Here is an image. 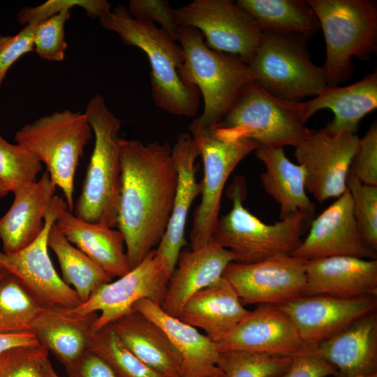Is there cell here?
<instances>
[{
    "instance_id": "1",
    "label": "cell",
    "mask_w": 377,
    "mask_h": 377,
    "mask_svg": "<svg viewBox=\"0 0 377 377\" xmlns=\"http://www.w3.org/2000/svg\"><path fill=\"white\" fill-rule=\"evenodd\" d=\"M117 226L131 269L158 246L168 227L177 171L168 142L123 139Z\"/></svg>"
},
{
    "instance_id": "2",
    "label": "cell",
    "mask_w": 377,
    "mask_h": 377,
    "mask_svg": "<svg viewBox=\"0 0 377 377\" xmlns=\"http://www.w3.org/2000/svg\"><path fill=\"white\" fill-rule=\"evenodd\" d=\"M99 20L103 28L115 32L125 45L145 53L151 67V96L158 108L176 116L196 114L200 94L196 87L182 78L184 57L177 40L155 24L135 19L123 5Z\"/></svg>"
},
{
    "instance_id": "3",
    "label": "cell",
    "mask_w": 377,
    "mask_h": 377,
    "mask_svg": "<svg viewBox=\"0 0 377 377\" xmlns=\"http://www.w3.org/2000/svg\"><path fill=\"white\" fill-rule=\"evenodd\" d=\"M84 114L94 135V147L73 214L114 228L117 226L121 184V121L101 94L90 99Z\"/></svg>"
},
{
    "instance_id": "4",
    "label": "cell",
    "mask_w": 377,
    "mask_h": 377,
    "mask_svg": "<svg viewBox=\"0 0 377 377\" xmlns=\"http://www.w3.org/2000/svg\"><path fill=\"white\" fill-rule=\"evenodd\" d=\"M177 41L184 57L182 78L198 88L204 101L203 111L189 124L188 133L214 128L253 81L249 65L237 56L209 47L202 33L191 27H179Z\"/></svg>"
},
{
    "instance_id": "5",
    "label": "cell",
    "mask_w": 377,
    "mask_h": 377,
    "mask_svg": "<svg viewBox=\"0 0 377 377\" xmlns=\"http://www.w3.org/2000/svg\"><path fill=\"white\" fill-rule=\"evenodd\" d=\"M322 29L326 46L323 66L328 86L353 75V57L369 59L377 50L374 0H307Z\"/></svg>"
},
{
    "instance_id": "6",
    "label": "cell",
    "mask_w": 377,
    "mask_h": 377,
    "mask_svg": "<svg viewBox=\"0 0 377 377\" xmlns=\"http://www.w3.org/2000/svg\"><path fill=\"white\" fill-rule=\"evenodd\" d=\"M305 124L300 101L279 98L252 81L242 89L214 131L225 141L247 138L260 146L295 147L311 132Z\"/></svg>"
},
{
    "instance_id": "7",
    "label": "cell",
    "mask_w": 377,
    "mask_h": 377,
    "mask_svg": "<svg viewBox=\"0 0 377 377\" xmlns=\"http://www.w3.org/2000/svg\"><path fill=\"white\" fill-rule=\"evenodd\" d=\"M246 194L245 179L235 178L228 191L232 208L219 218L210 241L233 253L237 263L251 264L279 255H292L302 241L309 219L297 214L267 224L244 207Z\"/></svg>"
},
{
    "instance_id": "8",
    "label": "cell",
    "mask_w": 377,
    "mask_h": 377,
    "mask_svg": "<svg viewBox=\"0 0 377 377\" xmlns=\"http://www.w3.org/2000/svg\"><path fill=\"white\" fill-rule=\"evenodd\" d=\"M84 113L64 110L24 125L15 140L32 153L60 188L71 212L74 208V180L84 149L92 137Z\"/></svg>"
},
{
    "instance_id": "9",
    "label": "cell",
    "mask_w": 377,
    "mask_h": 377,
    "mask_svg": "<svg viewBox=\"0 0 377 377\" xmlns=\"http://www.w3.org/2000/svg\"><path fill=\"white\" fill-rule=\"evenodd\" d=\"M305 38L263 32L248 64L253 82L270 94L288 101L314 97L327 86L323 66L310 59Z\"/></svg>"
},
{
    "instance_id": "10",
    "label": "cell",
    "mask_w": 377,
    "mask_h": 377,
    "mask_svg": "<svg viewBox=\"0 0 377 377\" xmlns=\"http://www.w3.org/2000/svg\"><path fill=\"white\" fill-rule=\"evenodd\" d=\"M203 164L201 202L193 214L190 232L191 249L200 248L209 242L219 219L224 186L239 163L260 145L243 138L233 142L220 139L214 128L191 133Z\"/></svg>"
},
{
    "instance_id": "11",
    "label": "cell",
    "mask_w": 377,
    "mask_h": 377,
    "mask_svg": "<svg viewBox=\"0 0 377 377\" xmlns=\"http://www.w3.org/2000/svg\"><path fill=\"white\" fill-rule=\"evenodd\" d=\"M174 13L179 27L195 28L209 47L237 56L246 64L263 37L254 19L230 0H195Z\"/></svg>"
},
{
    "instance_id": "12",
    "label": "cell",
    "mask_w": 377,
    "mask_h": 377,
    "mask_svg": "<svg viewBox=\"0 0 377 377\" xmlns=\"http://www.w3.org/2000/svg\"><path fill=\"white\" fill-rule=\"evenodd\" d=\"M169 278L164 260L154 249L129 272L101 286L85 302L68 310L80 316L98 313L93 327L96 331L131 311L142 299L161 306Z\"/></svg>"
},
{
    "instance_id": "13",
    "label": "cell",
    "mask_w": 377,
    "mask_h": 377,
    "mask_svg": "<svg viewBox=\"0 0 377 377\" xmlns=\"http://www.w3.org/2000/svg\"><path fill=\"white\" fill-rule=\"evenodd\" d=\"M67 209L66 200L56 195L40 235L18 251H0V266L20 279L44 307L61 306L71 309L81 304L75 290L58 275L48 253L49 231Z\"/></svg>"
},
{
    "instance_id": "14",
    "label": "cell",
    "mask_w": 377,
    "mask_h": 377,
    "mask_svg": "<svg viewBox=\"0 0 377 377\" xmlns=\"http://www.w3.org/2000/svg\"><path fill=\"white\" fill-rule=\"evenodd\" d=\"M359 138L348 131L331 133L324 127L311 131L295 147V159L304 170L306 191L317 201L338 198L346 191Z\"/></svg>"
},
{
    "instance_id": "15",
    "label": "cell",
    "mask_w": 377,
    "mask_h": 377,
    "mask_svg": "<svg viewBox=\"0 0 377 377\" xmlns=\"http://www.w3.org/2000/svg\"><path fill=\"white\" fill-rule=\"evenodd\" d=\"M305 263L292 255H279L251 264L232 262L223 277L235 288L244 306L280 305L302 296Z\"/></svg>"
},
{
    "instance_id": "16",
    "label": "cell",
    "mask_w": 377,
    "mask_h": 377,
    "mask_svg": "<svg viewBox=\"0 0 377 377\" xmlns=\"http://www.w3.org/2000/svg\"><path fill=\"white\" fill-rule=\"evenodd\" d=\"M292 256L304 261L334 256L376 260L377 251L357 228L348 188L312 221L309 235Z\"/></svg>"
},
{
    "instance_id": "17",
    "label": "cell",
    "mask_w": 377,
    "mask_h": 377,
    "mask_svg": "<svg viewBox=\"0 0 377 377\" xmlns=\"http://www.w3.org/2000/svg\"><path fill=\"white\" fill-rule=\"evenodd\" d=\"M276 306L293 322L302 341L315 348L359 318L376 311L377 298L300 296Z\"/></svg>"
},
{
    "instance_id": "18",
    "label": "cell",
    "mask_w": 377,
    "mask_h": 377,
    "mask_svg": "<svg viewBox=\"0 0 377 377\" xmlns=\"http://www.w3.org/2000/svg\"><path fill=\"white\" fill-rule=\"evenodd\" d=\"M219 352L245 350L293 356L312 350L301 339L290 318L276 306L258 304L221 341Z\"/></svg>"
},
{
    "instance_id": "19",
    "label": "cell",
    "mask_w": 377,
    "mask_h": 377,
    "mask_svg": "<svg viewBox=\"0 0 377 377\" xmlns=\"http://www.w3.org/2000/svg\"><path fill=\"white\" fill-rule=\"evenodd\" d=\"M237 260L230 251L212 241L195 249H182L160 306L168 315L179 318L187 300L222 276L226 267Z\"/></svg>"
},
{
    "instance_id": "20",
    "label": "cell",
    "mask_w": 377,
    "mask_h": 377,
    "mask_svg": "<svg viewBox=\"0 0 377 377\" xmlns=\"http://www.w3.org/2000/svg\"><path fill=\"white\" fill-rule=\"evenodd\" d=\"M302 296L326 295L352 299L377 295V260L349 256L305 263Z\"/></svg>"
},
{
    "instance_id": "21",
    "label": "cell",
    "mask_w": 377,
    "mask_h": 377,
    "mask_svg": "<svg viewBox=\"0 0 377 377\" xmlns=\"http://www.w3.org/2000/svg\"><path fill=\"white\" fill-rule=\"evenodd\" d=\"M172 156L177 171V184L172 213L165 232L156 251L163 258L171 275L179 254L186 244L185 228L190 207L201 193V184L195 177L198 150L189 133H181L172 147Z\"/></svg>"
},
{
    "instance_id": "22",
    "label": "cell",
    "mask_w": 377,
    "mask_h": 377,
    "mask_svg": "<svg viewBox=\"0 0 377 377\" xmlns=\"http://www.w3.org/2000/svg\"><path fill=\"white\" fill-rule=\"evenodd\" d=\"M56 188L45 171L38 180L13 191L12 205L0 218V239L3 253L18 251L40 235L45 218L56 195Z\"/></svg>"
},
{
    "instance_id": "23",
    "label": "cell",
    "mask_w": 377,
    "mask_h": 377,
    "mask_svg": "<svg viewBox=\"0 0 377 377\" xmlns=\"http://www.w3.org/2000/svg\"><path fill=\"white\" fill-rule=\"evenodd\" d=\"M314 350L335 369L334 377H377L376 311L319 343Z\"/></svg>"
},
{
    "instance_id": "24",
    "label": "cell",
    "mask_w": 377,
    "mask_h": 377,
    "mask_svg": "<svg viewBox=\"0 0 377 377\" xmlns=\"http://www.w3.org/2000/svg\"><path fill=\"white\" fill-rule=\"evenodd\" d=\"M133 309L150 318L167 334L180 356L181 377H210L221 374L218 367L220 352L216 343L206 334L168 315L149 300L138 301Z\"/></svg>"
},
{
    "instance_id": "25",
    "label": "cell",
    "mask_w": 377,
    "mask_h": 377,
    "mask_svg": "<svg viewBox=\"0 0 377 377\" xmlns=\"http://www.w3.org/2000/svg\"><path fill=\"white\" fill-rule=\"evenodd\" d=\"M377 107V71L345 87L327 86L317 96L301 102L303 121L316 112L328 109L334 118L325 126L331 133H356L361 119Z\"/></svg>"
},
{
    "instance_id": "26",
    "label": "cell",
    "mask_w": 377,
    "mask_h": 377,
    "mask_svg": "<svg viewBox=\"0 0 377 377\" xmlns=\"http://www.w3.org/2000/svg\"><path fill=\"white\" fill-rule=\"evenodd\" d=\"M230 283L224 277L192 295L184 304L179 319L206 332L219 343L249 313Z\"/></svg>"
},
{
    "instance_id": "27",
    "label": "cell",
    "mask_w": 377,
    "mask_h": 377,
    "mask_svg": "<svg viewBox=\"0 0 377 377\" xmlns=\"http://www.w3.org/2000/svg\"><path fill=\"white\" fill-rule=\"evenodd\" d=\"M98 316L97 312L73 314L61 306L44 307L33 322L31 332L39 344L66 367L88 350Z\"/></svg>"
},
{
    "instance_id": "28",
    "label": "cell",
    "mask_w": 377,
    "mask_h": 377,
    "mask_svg": "<svg viewBox=\"0 0 377 377\" xmlns=\"http://www.w3.org/2000/svg\"><path fill=\"white\" fill-rule=\"evenodd\" d=\"M255 155L265 167L260 176L261 184L279 204L280 220L297 214L312 217L316 207L306 194L303 167L290 161L283 147L260 146Z\"/></svg>"
},
{
    "instance_id": "29",
    "label": "cell",
    "mask_w": 377,
    "mask_h": 377,
    "mask_svg": "<svg viewBox=\"0 0 377 377\" xmlns=\"http://www.w3.org/2000/svg\"><path fill=\"white\" fill-rule=\"evenodd\" d=\"M57 228L110 277L129 272L124 239L119 230L85 221L66 209L55 222Z\"/></svg>"
},
{
    "instance_id": "30",
    "label": "cell",
    "mask_w": 377,
    "mask_h": 377,
    "mask_svg": "<svg viewBox=\"0 0 377 377\" xmlns=\"http://www.w3.org/2000/svg\"><path fill=\"white\" fill-rule=\"evenodd\" d=\"M126 346L142 362L165 377L180 376V356L165 332L132 309L110 323Z\"/></svg>"
},
{
    "instance_id": "31",
    "label": "cell",
    "mask_w": 377,
    "mask_h": 377,
    "mask_svg": "<svg viewBox=\"0 0 377 377\" xmlns=\"http://www.w3.org/2000/svg\"><path fill=\"white\" fill-rule=\"evenodd\" d=\"M263 32L295 35L308 40L319 29L318 20L306 1L237 0Z\"/></svg>"
},
{
    "instance_id": "32",
    "label": "cell",
    "mask_w": 377,
    "mask_h": 377,
    "mask_svg": "<svg viewBox=\"0 0 377 377\" xmlns=\"http://www.w3.org/2000/svg\"><path fill=\"white\" fill-rule=\"evenodd\" d=\"M47 245L57 258L62 279L75 290L81 304L96 289L112 281V277L65 237L55 223L49 231Z\"/></svg>"
},
{
    "instance_id": "33",
    "label": "cell",
    "mask_w": 377,
    "mask_h": 377,
    "mask_svg": "<svg viewBox=\"0 0 377 377\" xmlns=\"http://www.w3.org/2000/svg\"><path fill=\"white\" fill-rule=\"evenodd\" d=\"M43 308L16 276L8 274L0 281V333L31 332Z\"/></svg>"
},
{
    "instance_id": "34",
    "label": "cell",
    "mask_w": 377,
    "mask_h": 377,
    "mask_svg": "<svg viewBox=\"0 0 377 377\" xmlns=\"http://www.w3.org/2000/svg\"><path fill=\"white\" fill-rule=\"evenodd\" d=\"M88 350L100 357L118 377H165L139 360L111 324L93 331Z\"/></svg>"
},
{
    "instance_id": "35",
    "label": "cell",
    "mask_w": 377,
    "mask_h": 377,
    "mask_svg": "<svg viewBox=\"0 0 377 377\" xmlns=\"http://www.w3.org/2000/svg\"><path fill=\"white\" fill-rule=\"evenodd\" d=\"M291 362L292 356L228 350L220 352L218 367L224 377H281Z\"/></svg>"
},
{
    "instance_id": "36",
    "label": "cell",
    "mask_w": 377,
    "mask_h": 377,
    "mask_svg": "<svg viewBox=\"0 0 377 377\" xmlns=\"http://www.w3.org/2000/svg\"><path fill=\"white\" fill-rule=\"evenodd\" d=\"M41 168V163L27 149L20 144L8 142L0 133V181L11 186L13 191L36 181Z\"/></svg>"
},
{
    "instance_id": "37",
    "label": "cell",
    "mask_w": 377,
    "mask_h": 377,
    "mask_svg": "<svg viewBox=\"0 0 377 377\" xmlns=\"http://www.w3.org/2000/svg\"><path fill=\"white\" fill-rule=\"evenodd\" d=\"M346 184L357 228L367 243L377 251V186L363 184L350 172Z\"/></svg>"
},
{
    "instance_id": "38",
    "label": "cell",
    "mask_w": 377,
    "mask_h": 377,
    "mask_svg": "<svg viewBox=\"0 0 377 377\" xmlns=\"http://www.w3.org/2000/svg\"><path fill=\"white\" fill-rule=\"evenodd\" d=\"M70 16L71 9L66 8L36 24L34 48L41 59L49 61L64 59L68 47L64 26Z\"/></svg>"
},
{
    "instance_id": "39",
    "label": "cell",
    "mask_w": 377,
    "mask_h": 377,
    "mask_svg": "<svg viewBox=\"0 0 377 377\" xmlns=\"http://www.w3.org/2000/svg\"><path fill=\"white\" fill-rule=\"evenodd\" d=\"M48 355L39 343L10 348L0 353V377H45L43 367Z\"/></svg>"
},
{
    "instance_id": "40",
    "label": "cell",
    "mask_w": 377,
    "mask_h": 377,
    "mask_svg": "<svg viewBox=\"0 0 377 377\" xmlns=\"http://www.w3.org/2000/svg\"><path fill=\"white\" fill-rule=\"evenodd\" d=\"M80 6L93 19L99 20L108 14L110 3L106 0H51L36 7H26L17 14V20L24 26L38 23L66 8Z\"/></svg>"
},
{
    "instance_id": "41",
    "label": "cell",
    "mask_w": 377,
    "mask_h": 377,
    "mask_svg": "<svg viewBox=\"0 0 377 377\" xmlns=\"http://www.w3.org/2000/svg\"><path fill=\"white\" fill-rule=\"evenodd\" d=\"M350 172L364 184L377 186V122L374 121L365 135L359 138Z\"/></svg>"
},
{
    "instance_id": "42",
    "label": "cell",
    "mask_w": 377,
    "mask_h": 377,
    "mask_svg": "<svg viewBox=\"0 0 377 377\" xmlns=\"http://www.w3.org/2000/svg\"><path fill=\"white\" fill-rule=\"evenodd\" d=\"M128 10L136 20L158 23L175 40L177 39L179 26L177 24L174 9L166 0H131Z\"/></svg>"
},
{
    "instance_id": "43",
    "label": "cell",
    "mask_w": 377,
    "mask_h": 377,
    "mask_svg": "<svg viewBox=\"0 0 377 377\" xmlns=\"http://www.w3.org/2000/svg\"><path fill=\"white\" fill-rule=\"evenodd\" d=\"M37 23L24 26L14 36H0V91L7 72L24 54L33 50Z\"/></svg>"
},
{
    "instance_id": "44",
    "label": "cell",
    "mask_w": 377,
    "mask_h": 377,
    "mask_svg": "<svg viewBox=\"0 0 377 377\" xmlns=\"http://www.w3.org/2000/svg\"><path fill=\"white\" fill-rule=\"evenodd\" d=\"M335 375V369L312 349L292 356L291 364L281 377H327Z\"/></svg>"
},
{
    "instance_id": "45",
    "label": "cell",
    "mask_w": 377,
    "mask_h": 377,
    "mask_svg": "<svg viewBox=\"0 0 377 377\" xmlns=\"http://www.w3.org/2000/svg\"><path fill=\"white\" fill-rule=\"evenodd\" d=\"M65 368L68 377H118L100 357L89 350Z\"/></svg>"
},
{
    "instance_id": "46",
    "label": "cell",
    "mask_w": 377,
    "mask_h": 377,
    "mask_svg": "<svg viewBox=\"0 0 377 377\" xmlns=\"http://www.w3.org/2000/svg\"><path fill=\"white\" fill-rule=\"evenodd\" d=\"M39 343L32 332L1 334L0 333V353L15 347Z\"/></svg>"
},
{
    "instance_id": "47",
    "label": "cell",
    "mask_w": 377,
    "mask_h": 377,
    "mask_svg": "<svg viewBox=\"0 0 377 377\" xmlns=\"http://www.w3.org/2000/svg\"><path fill=\"white\" fill-rule=\"evenodd\" d=\"M43 369L45 377H60L52 367L49 358L45 360Z\"/></svg>"
},
{
    "instance_id": "48",
    "label": "cell",
    "mask_w": 377,
    "mask_h": 377,
    "mask_svg": "<svg viewBox=\"0 0 377 377\" xmlns=\"http://www.w3.org/2000/svg\"><path fill=\"white\" fill-rule=\"evenodd\" d=\"M13 188L9 185L0 181V198L5 196L9 192H12Z\"/></svg>"
},
{
    "instance_id": "49",
    "label": "cell",
    "mask_w": 377,
    "mask_h": 377,
    "mask_svg": "<svg viewBox=\"0 0 377 377\" xmlns=\"http://www.w3.org/2000/svg\"><path fill=\"white\" fill-rule=\"evenodd\" d=\"M9 273L0 266V281L3 279Z\"/></svg>"
},
{
    "instance_id": "50",
    "label": "cell",
    "mask_w": 377,
    "mask_h": 377,
    "mask_svg": "<svg viewBox=\"0 0 377 377\" xmlns=\"http://www.w3.org/2000/svg\"><path fill=\"white\" fill-rule=\"evenodd\" d=\"M178 377H181V376H178ZM210 377H224L223 374H217V375H215V376H210Z\"/></svg>"
}]
</instances>
